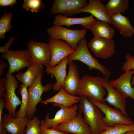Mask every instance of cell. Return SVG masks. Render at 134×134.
I'll list each match as a JSON object with an SVG mask.
<instances>
[{"label":"cell","instance_id":"cell-1","mask_svg":"<svg viewBox=\"0 0 134 134\" xmlns=\"http://www.w3.org/2000/svg\"><path fill=\"white\" fill-rule=\"evenodd\" d=\"M79 109L84 115V118L90 127L92 134H99L107 127L100 109L86 96H79Z\"/></svg>","mask_w":134,"mask_h":134},{"label":"cell","instance_id":"cell-2","mask_svg":"<svg viewBox=\"0 0 134 134\" xmlns=\"http://www.w3.org/2000/svg\"><path fill=\"white\" fill-rule=\"evenodd\" d=\"M88 47L86 40L84 37L78 42L74 52L67 56L68 64L74 60L79 61L87 65L90 70L94 69H97L105 78L108 79L110 75V70L92 56Z\"/></svg>","mask_w":134,"mask_h":134},{"label":"cell","instance_id":"cell-3","mask_svg":"<svg viewBox=\"0 0 134 134\" xmlns=\"http://www.w3.org/2000/svg\"><path fill=\"white\" fill-rule=\"evenodd\" d=\"M81 79L78 94L79 96L90 97L97 101L104 102V99L106 91L103 85L104 78L86 74Z\"/></svg>","mask_w":134,"mask_h":134},{"label":"cell","instance_id":"cell-4","mask_svg":"<svg viewBox=\"0 0 134 134\" xmlns=\"http://www.w3.org/2000/svg\"><path fill=\"white\" fill-rule=\"evenodd\" d=\"M44 73L43 70L39 72L28 90V102L26 116L29 119L33 117L37 112L36 106L42 101L41 96L43 93L48 91L53 88L52 82L44 86L42 85L41 79Z\"/></svg>","mask_w":134,"mask_h":134},{"label":"cell","instance_id":"cell-5","mask_svg":"<svg viewBox=\"0 0 134 134\" xmlns=\"http://www.w3.org/2000/svg\"><path fill=\"white\" fill-rule=\"evenodd\" d=\"M47 32L51 38L64 40L75 50L78 42L85 37L87 31L84 28L73 30L61 26L54 25L47 28Z\"/></svg>","mask_w":134,"mask_h":134},{"label":"cell","instance_id":"cell-6","mask_svg":"<svg viewBox=\"0 0 134 134\" xmlns=\"http://www.w3.org/2000/svg\"><path fill=\"white\" fill-rule=\"evenodd\" d=\"M31 65H44L49 67L51 58V51L49 43L33 40L27 44Z\"/></svg>","mask_w":134,"mask_h":134},{"label":"cell","instance_id":"cell-7","mask_svg":"<svg viewBox=\"0 0 134 134\" xmlns=\"http://www.w3.org/2000/svg\"><path fill=\"white\" fill-rule=\"evenodd\" d=\"M87 98L104 114L105 116L103 117V120L107 127L119 125H132L134 124V121L131 119L124 116L118 109L110 107L104 102H101L90 97Z\"/></svg>","mask_w":134,"mask_h":134},{"label":"cell","instance_id":"cell-8","mask_svg":"<svg viewBox=\"0 0 134 134\" xmlns=\"http://www.w3.org/2000/svg\"><path fill=\"white\" fill-rule=\"evenodd\" d=\"M52 105L55 107H59L60 109L56 113L53 118H49V113H48L44 119L41 120V128L55 129L58 125L68 121L77 115V111L79 107L76 104L70 107L54 103H53Z\"/></svg>","mask_w":134,"mask_h":134},{"label":"cell","instance_id":"cell-9","mask_svg":"<svg viewBox=\"0 0 134 134\" xmlns=\"http://www.w3.org/2000/svg\"><path fill=\"white\" fill-rule=\"evenodd\" d=\"M5 81L6 87L5 108L8 114L14 118H17L16 111L17 106L21 104V100L16 95L15 90L18 87V82L16 77L8 71L6 74Z\"/></svg>","mask_w":134,"mask_h":134},{"label":"cell","instance_id":"cell-10","mask_svg":"<svg viewBox=\"0 0 134 134\" xmlns=\"http://www.w3.org/2000/svg\"><path fill=\"white\" fill-rule=\"evenodd\" d=\"M88 46L97 57L108 59L115 52V43L112 38L93 37L89 41Z\"/></svg>","mask_w":134,"mask_h":134},{"label":"cell","instance_id":"cell-11","mask_svg":"<svg viewBox=\"0 0 134 134\" xmlns=\"http://www.w3.org/2000/svg\"><path fill=\"white\" fill-rule=\"evenodd\" d=\"M86 0H54L50 12L53 15L61 14L67 17L75 15V12L87 6Z\"/></svg>","mask_w":134,"mask_h":134},{"label":"cell","instance_id":"cell-12","mask_svg":"<svg viewBox=\"0 0 134 134\" xmlns=\"http://www.w3.org/2000/svg\"><path fill=\"white\" fill-rule=\"evenodd\" d=\"M1 58L7 60L9 65L8 71L12 74L28 67L31 64L27 50H9L6 53L2 54Z\"/></svg>","mask_w":134,"mask_h":134},{"label":"cell","instance_id":"cell-13","mask_svg":"<svg viewBox=\"0 0 134 134\" xmlns=\"http://www.w3.org/2000/svg\"><path fill=\"white\" fill-rule=\"evenodd\" d=\"M4 108L3 105L0 106V127L2 126L11 134H25L27 125L30 119L26 116L15 118L8 114L2 115Z\"/></svg>","mask_w":134,"mask_h":134},{"label":"cell","instance_id":"cell-14","mask_svg":"<svg viewBox=\"0 0 134 134\" xmlns=\"http://www.w3.org/2000/svg\"><path fill=\"white\" fill-rule=\"evenodd\" d=\"M48 42L51 51L49 67H54L58 64L63 59L75 51L68 43L63 40L50 38L48 40Z\"/></svg>","mask_w":134,"mask_h":134},{"label":"cell","instance_id":"cell-15","mask_svg":"<svg viewBox=\"0 0 134 134\" xmlns=\"http://www.w3.org/2000/svg\"><path fill=\"white\" fill-rule=\"evenodd\" d=\"M79 109L77 115L68 121L58 125L55 129L75 134H92L91 128L82 115Z\"/></svg>","mask_w":134,"mask_h":134},{"label":"cell","instance_id":"cell-16","mask_svg":"<svg viewBox=\"0 0 134 134\" xmlns=\"http://www.w3.org/2000/svg\"><path fill=\"white\" fill-rule=\"evenodd\" d=\"M107 78H104L103 87L107 92V95L104 99V101L114 106L121 111L126 117L128 115L126 110V98L110 84Z\"/></svg>","mask_w":134,"mask_h":134},{"label":"cell","instance_id":"cell-17","mask_svg":"<svg viewBox=\"0 0 134 134\" xmlns=\"http://www.w3.org/2000/svg\"><path fill=\"white\" fill-rule=\"evenodd\" d=\"M68 64V72L64 81L63 89L70 95H78L81 79L79 77L78 68L73 62Z\"/></svg>","mask_w":134,"mask_h":134},{"label":"cell","instance_id":"cell-18","mask_svg":"<svg viewBox=\"0 0 134 134\" xmlns=\"http://www.w3.org/2000/svg\"><path fill=\"white\" fill-rule=\"evenodd\" d=\"M134 74V70H127L118 78L109 82L126 98L130 97L134 101V87L131 83L132 76Z\"/></svg>","mask_w":134,"mask_h":134},{"label":"cell","instance_id":"cell-19","mask_svg":"<svg viewBox=\"0 0 134 134\" xmlns=\"http://www.w3.org/2000/svg\"><path fill=\"white\" fill-rule=\"evenodd\" d=\"M92 15L87 17L80 18L70 17L61 14H57L54 17V25H65L70 27L72 25H80L84 29L90 30L95 22L97 20Z\"/></svg>","mask_w":134,"mask_h":134},{"label":"cell","instance_id":"cell-20","mask_svg":"<svg viewBox=\"0 0 134 134\" xmlns=\"http://www.w3.org/2000/svg\"><path fill=\"white\" fill-rule=\"evenodd\" d=\"M86 12L91 14L99 20L111 24L110 18L107 13L105 5L99 0H89L87 6L76 11L75 13Z\"/></svg>","mask_w":134,"mask_h":134},{"label":"cell","instance_id":"cell-21","mask_svg":"<svg viewBox=\"0 0 134 134\" xmlns=\"http://www.w3.org/2000/svg\"><path fill=\"white\" fill-rule=\"evenodd\" d=\"M67 57L63 59L58 65L51 67H46V72L48 74H52L55 77L56 82L53 84V89L59 91L63 89L64 82L66 76V67L68 64Z\"/></svg>","mask_w":134,"mask_h":134},{"label":"cell","instance_id":"cell-22","mask_svg":"<svg viewBox=\"0 0 134 134\" xmlns=\"http://www.w3.org/2000/svg\"><path fill=\"white\" fill-rule=\"evenodd\" d=\"M80 98V96H73L68 94L63 89L53 96L42 101L41 103L46 105L48 103L52 102L70 107L79 102Z\"/></svg>","mask_w":134,"mask_h":134},{"label":"cell","instance_id":"cell-23","mask_svg":"<svg viewBox=\"0 0 134 134\" xmlns=\"http://www.w3.org/2000/svg\"><path fill=\"white\" fill-rule=\"evenodd\" d=\"M110 20L111 24L124 37H130L134 34V28L127 17L118 14L111 17Z\"/></svg>","mask_w":134,"mask_h":134},{"label":"cell","instance_id":"cell-24","mask_svg":"<svg viewBox=\"0 0 134 134\" xmlns=\"http://www.w3.org/2000/svg\"><path fill=\"white\" fill-rule=\"evenodd\" d=\"M26 71L20 72L16 75V78L21 83L29 87L35 81L38 74L43 70V65H30Z\"/></svg>","mask_w":134,"mask_h":134},{"label":"cell","instance_id":"cell-25","mask_svg":"<svg viewBox=\"0 0 134 134\" xmlns=\"http://www.w3.org/2000/svg\"><path fill=\"white\" fill-rule=\"evenodd\" d=\"M90 30L96 37L112 38L114 34V29L108 23L100 20L96 21Z\"/></svg>","mask_w":134,"mask_h":134},{"label":"cell","instance_id":"cell-26","mask_svg":"<svg viewBox=\"0 0 134 134\" xmlns=\"http://www.w3.org/2000/svg\"><path fill=\"white\" fill-rule=\"evenodd\" d=\"M129 5L128 0H109L105 6L110 18L118 14L124 13L128 9Z\"/></svg>","mask_w":134,"mask_h":134},{"label":"cell","instance_id":"cell-27","mask_svg":"<svg viewBox=\"0 0 134 134\" xmlns=\"http://www.w3.org/2000/svg\"><path fill=\"white\" fill-rule=\"evenodd\" d=\"M27 87L24 84L20 85L18 93L21 96L22 100L19 109L16 112L17 117L26 116L28 102V92Z\"/></svg>","mask_w":134,"mask_h":134},{"label":"cell","instance_id":"cell-28","mask_svg":"<svg viewBox=\"0 0 134 134\" xmlns=\"http://www.w3.org/2000/svg\"><path fill=\"white\" fill-rule=\"evenodd\" d=\"M13 17V13L4 11L0 18V39H4L5 34L12 28L11 21Z\"/></svg>","mask_w":134,"mask_h":134},{"label":"cell","instance_id":"cell-29","mask_svg":"<svg viewBox=\"0 0 134 134\" xmlns=\"http://www.w3.org/2000/svg\"><path fill=\"white\" fill-rule=\"evenodd\" d=\"M130 131H134V124L132 125H119L113 126H108L99 134H125Z\"/></svg>","mask_w":134,"mask_h":134},{"label":"cell","instance_id":"cell-30","mask_svg":"<svg viewBox=\"0 0 134 134\" xmlns=\"http://www.w3.org/2000/svg\"><path fill=\"white\" fill-rule=\"evenodd\" d=\"M45 7L41 0H24L22 8L33 13L38 12Z\"/></svg>","mask_w":134,"mask_h":134},{"label":"cell","instance_id":"cell-31","mask_svg":"<svg viewBox=\"0 0 134 134\" xmlns=\"http://www.w3.org/2000/svg\"><path fill=\"white\" fill-rule=\"evenodd\" d=\"M41 121L36 116H34L28 123L25 134H41L40 131Z\"/></svg>","mask_w":134,"mask_h":134},{"label":"cell","instance_id":"cell-32","mask_svg":"<svg viewBox=\"0 0 134 134\" xmlns=\"http://www.w3.org/2000/svg\"><path fill=\"white\" fill-rule=\"evenodd\" d=\"M126 61L123 64L122 70L125 72L127 70H134V60L133 56L129 53L127 54L125 56Z\"/></svg>","mask_w":134,"mask_h":134},{"label":"cell","instance_id":"cell-33","mask_svg":"<svg viewBox=\"0 0 134 134\" xmlns=\"http://www.w3.org/2000/svg\"><path fill=\"white\" fill-rule=\"evenodd\" d=\"M40 131L41 134H68L67 132L51 128H41Z\"/></svg>","mask_w":134,"mask_h":134},{"label":"cell","instance_id":"cell-34","mask_svg":"<svg viewBox=\"0 0 134 134\" xmlns=\"http://www.w3.org/2000/svg\"><path fill=\"white\" fill-rule=\"evenodd\" d=\"M15 39V36H12L9 38L7 42L3 46H0V52L2 54L6 53L9 50L10 47Z\"/></svg>","mask_w":134,"mask_h":134},{"label":"cell","instance_id":"cell-35","mask_svg":"<svg viewBox=\"0 0 134 134\" xmlns=\"http://www.w3.org/2000/svg\"><path fill=\"white\" fill-rule=\"evenodd\" d=\"M6 76H4L0 79V99L3 98L5 94V91L6 90V87L5 81Z\"/></svg>","mask_w":134,"mask_h":134},{"label":"cell","instance_id":"cell-36","mask_svg":"<svg viewBox=\"0 0 134 134\" xmlns=\"http://www.w3.org/2000/svg\"><path fill=\"white\" fill-rule=\"evenodd\" d=\"M16 0H0V6L2 7L12 6L17 3Z\"/></svg>","mask_w":134,"mask_h":134},{"label":"cell","instance_id":"cell-37","mask_svg":"<svg viewBox=\"0 0 134 134\" xmlns=\"http://www.w3.org/2000/svg\"><path fill=\"white\" fill-rule=\"evenodd\" d=\"M0 76H2L4 71V69L7 67L8 66V63L5 62L3 60L0 61Z\"/></svg>","mask_w":134,"mask_h":134},{"label":"cell","instance_id":"cell-38","mask_svg":"<svg viewBox=\"0 0 134 134\" xmlns=\"http://www.w3.org/2000/svg\"><path fill=\"white\" fill-rule=\"evenodd\" d=\"M131 83L132 86H133L134 85V75L132 77L131 81Z\"/></svg>","mask_w":134,"mask_h":134},{"label":"cell","instance_id":"cell-39","mask_svg":"<svg viewBox=\"0 0 134 134\" xmlns=\"http://www.w3.org/2000/svg\"><path fill=\"white\" fill-rule=\"evenodd\" d=\"M125 134H134V131H130L127 132Z\"/></svg>","mask_w":134,"mask_h":134},{"label":"cell","instance_id":"cell-40","mask_svg":"<svg viewBox=\"0 0 134 134\" xmlns=\"http://www.w3.org/2000/svg\"><path fill=\"white\" fill-rule=\"evenodd\" d=\"M134 59V56H133Z\"/></svg>","mask_w":134,"mask_h":134},{"label":"cell","instance_id":"cell-41","mask_svg":"<svg viewBox=\"0 0 134 134\" xmlns=\"http://www.w3.org/2000/svg\"><path fill=\"white\" fill-rule=\"evenodd\" d=\"M7 134H11L10 133H8Z\"/></svg>","mask_w":134,"mask_h":134},{"label":"cell","instance_id":"cell-42","mask_svg":"<svg viewBox=\"0 0 134 134\" xmlns=\"http://www.w3.org/2000/svg\"></svg>","mask_w":134,"mask_h":134}]
</instances>
